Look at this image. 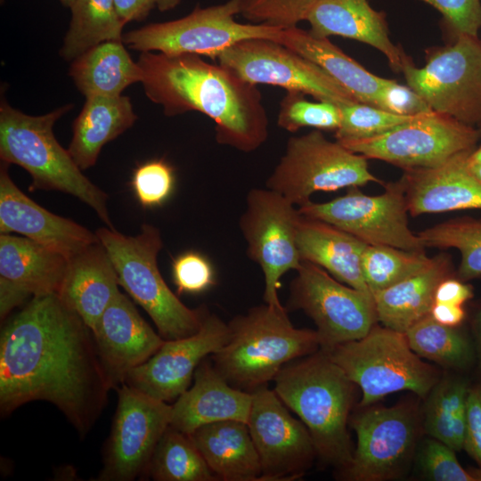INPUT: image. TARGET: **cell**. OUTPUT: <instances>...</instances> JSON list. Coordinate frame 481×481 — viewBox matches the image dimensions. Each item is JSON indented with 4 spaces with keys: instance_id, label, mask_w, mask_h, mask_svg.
<instances>
[{
    "instance_id": "cell-54",
    "label": "cell",
    "mask_w": 481,
    "mask_h": 481,
    "mask_svg": "<svg viewBox=\"0 0 481 481\" xmlns=\"http://www.w3.org/2000/svg\"><path fill=\"white\" fill-rule=\"evenodd\" d=\"M468 167L472 175L481 182V163L470 164L468 162Z\"/></svg>"
},
{
    "instance_id": "cell-45",
    "label": "cell",
    "mask_w": 481,
    "mask_h": 481,
    "mask_svg": "<svg viewBox=\"0 0 481 481\" xmlns=\"http://www.w3.org/2000/svg\"><path fill=\"white\" fill-rule=\"evenodd\" d=\"M443 16V21L455 39L460 36L478 37L481 29V0H420Z\"/></svg>"
},
{
    "instance_id": "cell-44",
    "label": "cell",
    "mask_w": 481,
    "mask_h": 481,
    "mask_svg": "<svg viewBox=\"0 0 481 481\" xmlns=\"http://www.w3.org/2000/svg\"><path fill=\"white\" fill-rule=\"evenodd\" d=\"M172 274L179 294L200 293L216 283L212 264L199 252L188 251L178 256L173 261Z\"/></svg>"
},
{
    "instance_id": "cell-1",
    "label": "cell",
    "mask_w": 481,
    "mask_h": 481,
    "mask_svg": "<svg viewBox=\"0 0 481 481\" xmlns=\"http://www.w3.org/2000/svg\"><path fill=\"white\" fill-rule=\"evenodd\" d=\"M112 389L92 330L57 293L33 297L0 336V412L29 402L55 405L81 438L88 434Z\"/></svg>"
},
{
    "instance_id": "cell-7",
    "label": "cell",
    "mask_w": 481,
    "mask_h": 481,
    "mask_svg": "<svg viewBox=\"0 0 481 481\" xmlns=\"http://www.w3.org/2000/svg\"><path fill=\"white\" fill-rule=\"evenodd\" d=\"M323 351L360 387L362 406L399 391L425 397L439 379L437 371L412 350L404 333L385 326L375 324L363 338Z\"/></svg>"
},
{
    "instance_id": "cell-28",
    "label": "cell",
    "mask_w": 481,
    "mask_h": 481,
    "mask_svg": "<svg viewBox=\"0 0 481 481\" xmlns=\"http://www.w3.org/2000/svg\"><path fill=\"white\" fill-rule=\"evenodd\" d=\"M217 480H261L259 457L246 422L223 420L190 434Z\"/></svg>"
},
{
    "instance_id": "cell-5",
    "label": "cell",
    "mask_w": 481,
    "mask_h": 481,
    "mask_svg": "<svg viewBox=\"0 0 481 481\" xmlns=\"http://www.w3.org/2000/svg\"><path fill=\"white\" fill-rule=\"evenodd\" d=\"M72 108L62 106L47 114L30 116L4 100L0 105V158L29 173V191H59L70 194L91 207L110 229L107 194L82 174L68 149L56 140L54 123Z\"/></svg>"
},
{
    "instance_id": "cell-13",
    "label": "cell",
    "mask_w": 481,
    "mask_h": 481,
    "mask_svg": "<svg viewBox=\"0 0 481 481\" xmlns=\"http://www.w3.org/2000/svg\"><path fill=\"white\" fill-rule=\"evenodd\" d=\"M383 186L385 192L379 195H367L358 186H353L332 200L322 203L310 200L298 208L302 216L330 224L368 245L423 252L425 245L409 228L402 178Z\"/></svg>"
},
{
    "instance_id": "cell-47",
    "label": "cell",
    "mask_w": 481,
    "mask_h": 481,
    "mask_svg": "<svg viewBox=\"0 0 481 481\" xmlns=\"http://www.w3.org/2000/svg\"><path fill=\"white\" fill-rule=\"evenodd\" d=\"M463 449L481 469V380L469 387Z\"/></svg>"
},
{
    "instance_id": "cell-48",
    "label": "cell",
    "mask_w": 481,
    "mask_h": 481,
    "mask_svg": "<svg viewBox=\"0 0 481 481\" xmlns=\"http://www.w3.org/2000/svg\"><path fill=\"white\" fill-rule=\"evenodd\" d=\"M472 298L473 289L469 284L458 278L449 277L438 284L434 303L463 306Z\"/></svg>"
},
{
    "instance_id": "cell-9",
    "label": "cell",
    "mask_w": 481,
    "mask_h": 481,
    "mask_svg": "<svg viewBox=\"0 0 481 481\" xmlns=\"http://www.w3.org/2000/svg\"><path fill=\"white\" fill-rule=\"evenodd\" d=\"M240 0L201 8L170 21L152 23L123 34L130 49L168 55L196 54L216 60L227 48L243 40L267 38L279 41L282 28L266 24L240 23Z\"/></svg>"
},
{
    "instance_id": "cell-26",
    "label": "cell",
    "mask_w": 481,
    "mask_h": 481,
    "mask_svg": "<svg viewBox=\"0 0 481 481\" xmlns=\"http://www.w3.org/2000/svg\"><path fill=\"white\" fill-rule=\"evenodd\" d=\"M115 267L100 240L68 258L57 294L94 332L105 309L120 291Z\"/></svg>"
},
{
    "instance_id": "cell-59",
    "label": "cell",
    "mask_w": 481,
    "mask_h": 481,
    "mask_svg": "<svg viewBox=\"0 0 481 481\" xmlns=\"http://www.w3.org/2000/svg\"><path fill=\"white\" fill-rule=\"evenodd\" d=\"M480 42H481V40H480Z\"/></svg>"
},
{
    "instance_id": "cell-49",
    "label": "cell",
    "mask_w": 481,
    "mask_h": 481,
    "mask_svg": "<svg viewBox=\"0 0 481 481\" xmlns=\"http://www.w3.org/2000/svg\"><path fill=\"white\" fill-rule=\"evenodd\" d=\"M117 12L126 22L144 20L156 6L154 0H114Z\"/></svg>"
},
{
    "instance_id": "cell-21",
    "label": "cell",
    "mask_w": 481,
    "mask_h": 481,
    "mask_svg": "<svg viewBox=\"0 0 481 481\" xmlns=\"http://www.w3.org/2000/svg\"><path fill=\"white\" fill-rule=\"evenodd\" d=\"M68 258L26 237L0 234V317L29 298L57 293Z\"/></svg>"
},
{
    "instance_id": "cell-41",
    "label": "cell",
    "mask_w": 481,
    "mask_h": 481,
    "mask_svg": "<svg viewBox=\"0 0 481 481\" xmlns=\"http://www.w3.org/2000/svg\"><path fill=\"white\" fill-rule=\"evenodd\" d=\"M316 0H240V15L256 24L282 29L306 20Z\"/></svg>"
},
{
    "instance_id": "cell-32",
    "label": "cell",
    "mask_w": 481,
    "mask_h": 481,
    "mask_svg": "<svg viewBox=\"0 0 481 481\" xmlns=\"http://www.w3.org/2000/svg\"><path fill=\"white\" fill-rule=\"evenodd\" d=\"M69 76L86 98L120 96L124 89L142 80L137 61L118 40L102 42L77 56Z\"/></svg>"
},
{
    "instance_id": "cell-27",
    "label": "cell",
    "mask_w": 481,
    "mask_h": 481,
    "mask_svg": "<svg viewBox=\"0 0 481 481\" xmlns=\"http://www.w3.org/2000/svg\"><path fill=\"white\" fill-rule=\"evenodd\" d=\"M297 244L301 260L322 267L352 288L371 294L362 270V257L368 245L364 241L330 224L301 215Z\"/></svg>"
},
{
    "instance_id": "cell-14",
    "label": "cell",
    "mask_w": 481,
    "mask_h": 481,
    "mask_svg": "<svg viewBox=\"0 0 481 481\" xmlns=\"http://www.w3.org/2000/svg\"><path fill=\"white\" fill-rule=\"evenodd\" d=\"M300 216L296 205L273 190L253 188L247 194L239 226L247 256L263 271L264 300L270 306H282L278 296L280 279L302 262L297 244Z\"/></svg>"
},
{
    "instance_id": "cell-16",
    "label": "cell",
    "mask_w": 481,
    "mask_h": 481,
    "mask_svg": "<svg viewBox=\"0 0 481 481\" xmlns=\"http://www.w3.org/2000/svg\"><path fill=\"white\" fill-rule=\"evenodd\" d=\"M103 452L98 481H132L146 473L161 436L170 426L172 405L126 383Z\"/></svg>"
},
{
    "instance_id": "cell-25",
    "label": "cell",
    "mask_w": 481,
    "mask_h": 481,
    "mask_svg": "<svg viewBox=\"0 0 481 481\" xmlns=\"http://www.w3.org/2000/svg\"><path fill=\"white\" fill-rule=\"evenodd\" d=\"M306 21L314 37L339 36L372 46L386 56L395 71H402L412 61L391 41L386 13L373 9L368 0H316Z\"/></svg>"
},
{
    "instance_id": "cell-55",
    "label": "cell",
    "mask_w": 481,
    "mask_h": 481,
    "mask_svg": "<svg viewBox=\"0 0 481 481\" xmlns=\"http://www.w3.org/2000/svg\"><path fill=\"white\" fill-rule=\"evenodd\" d=\"M471 474L476 477L477 481H481V469H473L472 470H469Z\"/></svg>"
},
{
    "instance_id": "cell-58",
    "label": "cell",
    "mask_w": 481,
    "mask_h": 481,
    "mask_svg": "<svg viewBox=\"0 0 481 481\" xmlns=\"http://www.w3.org/2000/svg\"><path fill=\"white\" fill-rule=\"evenodd\" d=\"M4 0H1V2H3Z\"/></svg>"
},
{
    "instance_id": "cell-46",
    "label": "cell",
    "mask_w": 481,
    "mask_h": 481,
    "mask_svg": "<svg viewBox=\"0 0 481 481\" xmlns=\"http://www.w3.org/2000/svg\"><path fill=\"white\" fill-rule=\"evenodd\" d=\"M379 108L402 116H417L432 110L410 86L387 78L380 91Z\"/></svg>"
},
{
    "instance_id": "cell-52",
    "label": "cell",
    "mask_w": 481,
    "mask_h": 481,
    "mask_svg": "<svg viewBox=\"0 0 481 481\" xmlns=\"http://www.w3.org/2000/svg\"><path fill=\"white\" fill-rule=\"evenodd\" d=\"M181 0H154L156 7L160 12H167L174 9L180 4Z\"/></svg>"
},
{
    "instance_id": "cell-2",
    "label": "cell",
    "mask_w": 481,
    "mask_h": 481,
    "mask_svg": "<svg viewBox=\"0 0 481 481\" xmlns=\"http://www.w3.org/2000/svg\"><path fill=\"white\" fill-rule=\"evenodd\" d=\"M146 96L167 116L199 111L216 126V140L251 152L268 138L269 120L257 86L196 54L142 52L137 61Z\"/></svg>"
},
{
    "instance_id": "cell-10",
    "label": "cell",
    "mask_w": 481,
    "mask_h": 481,
    "mask_svg": "<svg viewBox=\"0 0 481 481\" xmlns=\"http://www.w3.org/2000/svg\"><path fill=\"white\" fill-rule=\"evenodd\" d=\"M427 62L412 61L402 69L407 86L438 113L477 127L481 123V42L460 36L443 47L428 50Z\"/></svg>"
},
{
    "instance_id": "cell-29",
    "label": "cell",
    "mask_w": 481,
    "mask_h": 481,
    "mask_svg": "<svg viewBox=\"0 0 481 481\" xmlns=\"http://www.w3.org/2000/svg\"><path fill=\"white\" fill-rule=\"evenodd\" d=\"M446 254L433 257L422 272L373 294L378 321L383 326L405 333L414 323L430 314L438 284L452 277Z\"/></svg>"
},
{
    "instance_id": "cell-15",
    "label": "cell",
    "mask_w": 481,
    "mask_h": 481,
    "mask_svg": "<svg viewBox=\"0 0 481 481\" xmlns=\"http://www.w3.org/2000/svg\"><path fill=\"white\" fill-rule=\"evenodd\" d=\"M218 63L254 85L298 91L338 106L359 102L314 61L267 38L243 40L223 51Z\"/></svg>"
},
{
    "instance_id": "cell-11",
    "label": "cell",
    "mask_w": 481,
    "mask_h": 481,
    "mask_svg": "<svg viewBox=\"0 0 481 481\" xmlns=\"http://www.w3.org/2000/svg\"><path fill=\"white\" fill-rule=\"evenodd\" d=\"M296 271L286 308L302 310L314 321L321 349L362 338L378 322L371 294L344 285L308 261Z\"/></svg>"
},
{
    "instance_id": "cell-19",
    "label": "cell",
    "mask_w": 481,
    "mask_h": 481,
    "mask_svg": "<svg viewBox=\"0 0 481 481\" xmlns=\"http://www.w3.org/2000/svg\"><path fill=\"white\" fill-rule=\"evenodd\" d=\"M229 338L228 323L207 311L198 332L165 340L148 361L128 372L124 383L167 403L176 400L190 387L199 364Z\"/></svg>"
},
{
    "instance_id": "cell-40",
    "label": "cell",
    "mask_w": 481,
    "mask_h": 481,
    "mask_svg": "<svg viewBox=\"0 0 481 481\" xmlns=\"http://www.w3.org/2000/svg\"><path fill=\"white\" fill-rule=\"evenodd\" d=\"M342 119L335 132L337 141L363 139L388 132L413 118L382 109L355 102L340 107Z\"/></svg>"
},
{
    "instance_id": "cell-18",
    "label": "cell",
    "mask_w": 481,
    "mask_h": 481,
    "mask_svg": "<svg viewBox=\"0 0 481 481\" xmlns=\"http://www.w3.org/2000/svg\"><path fill=\"white\" fill-rule=\"evenodd\" d=\"M357 436L351 462L342 477L352 481H383L397 477L412 453L416 421L405 405L373 407L351 420Z\"/></svg>"
},
{
    "instance_id": "cell-20",
    "label": "cell",
    "mask_w": 481,
    "mask_h": 481,
    "mask_svg": "<svg viewBox=\"0 0 481 481\" xmlns=\"http://www.w3.org/2000/svg\"><path fill=\"white\" fill-rule=\"evenodd\" d=\"M93 334L101 364L114 389L125 382L130 371L148 361L165 341L121 291L105 309Z\"/></svg>"
},
{
    "instance_id": "cell-23",
    "label": "cell",
    "mask_w": 481,
    "mask_h": 481,
    "mask_svg": "<svg viewBox=\"0 0 481 481\" xmlns=\"http://www.w3.org/2000/svg\"><path fill=\"white\" fill-rule=\"evenodd\" d=\"M471 151L432 167L404 169L408 212L412 216L459 209H481V182L468 167Z\"/></svg>"
},
{
    "instance_id": "cell-35",
    "label": "cell",
    "mask_w": 481,
    "mask_h": 481,
    "mask_svg": "<svg viewBox=\"0 0 481 481\" xmlns=\"http://www.w3.org/2000/svg\"><path fill=\"white\" fill-rule=\"evenodd\" d=\"M147 473L157 481H216L190 435L168 427L152 455Z\"/></svg>"
},
{
    "instance_id": "cell-39",
    "label": "cell",
    "mask_w": 481,
    "mask_h": 481,
    "mask_svg": "<svg viewBox=\"0 0 481 481\" xmlns=\"http://www.w3.org/2000/svg\"><path fill=\"white\" fill-rule=\"evenodd\" d=\"M341 119L340 106L325 101L310 102L301 92L287 91L280 102L277 124L291 133L303 127L336 132Z\"/></svg>"
},
{
    "instance_id": "cell-33",
    "label": "cell",
    "mask_w": 481,
    "mask_h": 481,
    "mask_svg": "<svg viewBox=\"0 0 481 481\" xmlns=\"http://www.w3.org/2000/svg\"><path fill=\"white\" fill-rule=\"evenodd\" d=\"M469 387L465 379L446 376L439 379L428 394L424 430L454 451L463 449Z\"/></svg>"
},
{
    "instance_id": "cell-37",
    "label": "cell",
    "mask_w": 481,
    "mask_h": 481,
    "mask_svg": "<svg viewBox=\"0 0 481 481\" xmlns=\"http://www.w3.org/2000/svg\"><path fill=\"white\" fill-rule=\"evenodd\" d=\"M417 234L426 248H454L460 251L458 279L468 281L481 277V219L453 218Z\"/></svg>"
},
{
    "instance_id": "cell-17",
    "label": "cell",
    "mask_w": 481,
    "mask_h": 481,
    "mask_svg": "<svg viewBox=\"0 0 481 481\" xmlns=\"http://www.w3.org/2000/svg\"><path fill=\"white\" fill-rule=\"evenodd\" d=\"M247 425L259 457L262 481L298 479L317 455L305 424L267 386L252 392Z\"/></svg>"
},
{
    "instance_id": "cell-50",
    "label": "cell",
    "mask_w": 481,
    "mask_h": 481,
    "mask_svg": "<svg viewBox=\"0 0 481 481\" xmlns=\"http://www.w3.org/2000/svg\"><path fill=\"white\" fill-rule=\"evenodd\" d=\"M430 315L443 325L457 327L465 320L466 311L463 306L434 303Z\"/></svg>"
},
{
    "instance_id": "cell-36",
    "label": "cell",
    "mask_w": 481,
    "mask_h": 481,
    "mask_svg": "<svg viewBox=\"0 0 481 481\" xmlns=\"http://www.w3.org/2000/svg\"><path fill=\"white\" fill-rule=\"evenodd\" d=\"M404 334L415 354L444 367L463 370L473 362L475 350L468 338L455 327L439 323L430 314Z\"/></svg>"
},
{
    "instance_id": "cell-30",
    "label": "cell",
    "mask_w": 481,
    "mask_h": 481,
    "mask_svg": "<svg viewBox=\"0 0 481 481\" xmlns=\"http://www.w3.org/2000/svg\"><path fill=\"white\" fill-rule=\"evenodd\" d=\"M278 42L316 63L359 102L379 108L387 78L367 70L329 38L314 37L296 26L283 29Z\"/></svg>"
},
{
    "instance_id": "cell-6",
    "label": "cell",
    "mask_w": 481,
    "mask_h": 481,
    "mask_svg": "<svg viewBox=\"0 0 481 481\" xmlns=\"http://www.w3.org/2000/svg\"><path fill=\"white\" fill-rule=\"evenodd\" d=\"M95 233L115 267L119 285L146 311L165 340L199 331L207 310L187 307L165 282L157 265L163 247L157 227L143 224L135 236L109 227Z\"/></svg>"
},
{
    "instance_id": "cell-3",
    "label": "cell",
    "mask_w": 481,
    "mask_h": 481,
    "mask_svg": "<svg viewBox=\"0 0 481 481\" xmlns=\"http://www.w3.org/2000/svg\"><path fill=\"white\" fill-rule=\"evenodd\" d=\"M273 381L274 392L308 429L317 455L346 468L354 452L347 421L355 385L321 348L286 364Z\"/></svg>"
},
{
    "instance_id": "cell-12",
    "label": "cell",
    "mask_w": 481,
    "mask_h": 481,
    "mask_svg": "<svg viewBox=\"0 0 481 481\" xmlns=\"http://www.w3.org/2000/svg\"><path fill=\"white\" fill-rule=\"evenodd\" d=\"M480 139L477 127L431 110L384 134L338 142L367 159L383 160L404 170L441 165L456 155L474 151Z\"/></svg>"
},
{
    "instance_id": "cell-42",
    "label": "cell",
    "mask_w": 481,
    "mask_h": 481,
    "mask_svg": "<svg viewBox=\"0 0 481 481\" xmlns=\"http://www.w3.org/2000/svg\"><path fill=\"white\" fill-rule=\"evenodd\" d=\"M175 185L172 167L163 159L139 166L133 175L132 187L144 208L162 205L171 195Z\"/></svg>"
},
{
    "instance_id": "cell-51",
    "label": "cell",
    "mask_w": 481,
    "mask_h": 481,
    "mask_svg": "<svg viewBox=\"0 0 481 481\" xmlns=\"http://www.w3.org/2000/svg\"><path fill=\"white\" fill-rule=\"evenodd\" d=\"M470 325L475 340V351L481 373V304L475 309L470 321Z\"/></svg>"
},
{
    "instance_id": "cell-8",
    "label": "cell",
    "mask_w": 481,
    "mask_h": 481,
    "mask_svg": "<svg viewBox=\"0 0 481 481\" xmlns=\"http://www.w3.org/2000/svg\"><path fill=\"white\" fill-rule=\"evenodd\" d=\"M368 159L339 142H332L321 130L289 137L283 155L265 182L294 205L300 207L318 192L384 184L369 169Z\"/></svg>"
},
{
    "instance_id": "cell-34",
    "label": "cell",
    "mask_w": 481,
    "mask_h": 481,
    "mask_svg": "<svg viewBox=\"0 0 481 481\" xmlns=\"http://www.w3.org/2000/svg\"><path fill=\"white\" fill-rule=\"evenodd\" d=\"M70 9L71 20L61 50L66 61H73L102 42L122 41L126 22L114 0H76Z\"/></svg>"
},
{
    "instance_id": "cell-57",
    "label": "cell",
    "mask_w": 481,
    "mask_h": 481,
    "mask_svg": "<svg viewBox=\"0 0 481 481\" xmlns=\"http://www.w3.org/2000/svg\"><path fill=\"white\" fill-rule=\"evenodd\" d=\"M477 128H478V130H479V132H480V135H481V123H480V125L477 126Z\"/></svg>"
},
{
    "instance_id": "cell-24",
    "label": "cell",
    "mask_w": 481,
    "mask_h": 481,
    "mask_svg": "<svg viewBox=\"0 0 481 481\" xmlns=\"http://www.w3.org/2000/svg\"><path fill=\"white\" fill-rule=\"evenodd\" d=\"M251 404L252 393L232 387L205 358L195 371L192 387L172 405L170 427L190 435L218 421L247 423Z\"/></svg>"
},
{
    "instance_id": "cell-38",
    "label": "cell",
    "mask_w": 481,
    "mask_h": 481,
    "mask_svg": "<svg viewBox=\"0 0 481 481\" xmlns=\"http://www.w3.org/2000/svg\"><path fill=\"white\" fill-rule=\"evenodd\" d=\"M433 262L425 252L385 245H367L362 257L364 281L373 294L413 276Z\"/></svg>"
},
{
    "instance_id": "cell-22",
    "label": "cell",
    "mask_w": 481,
    "mask_h": 481,
    "mask_svg": "<svg viewBox=\"0 0 481 481\" xmlns=\"http://www.w3.org/2000/svg\"><path fill=\"white\" fill-rule=\"evenodd\" d=\"M4 162L0 170V232L19 233L67 258L99 240L96 233L55 215L28 197L13 183Z\"/></svg>"
},
{
    "instance_id": "cell-43",
    "label": "cell",
    "mask_w": 481,
    "mask_h": 481,
    "mask_svg": "<svg viewBox=\"0 0 481 481\" xmlns=\"http://www.w3.org/2000/svg\"><path fill=\"white\" fill-rule=\"evenodd\" d=\"M422 474L435 481H477L470 471L464 469L455 451L433 437L426 439L418 456Z\"/></svg>"
},
{
    "instance_id": "cell-53",
    "label": "cell",
    "mask_w": 481,
    "mask_h": 481,
    "mask_svg": "<svg viewBox=\"0 0 481 481\" xmlns=\"http://www.w3.org/2000/svg\"><path fill=\"white\" fill-rule=\"evenodd\" d=\"M468 162L470 164L481 163V144L469 153Z\"/></svg>"
},
{
    "instance_id": "cell-31",
    "label": "cell",
    "mask_w": 481,
    "mask_h": 481,
    "mask_svg": "<svg viewBox=\"0 0 481 481\" xmlns=\"http://www.w3.org/2000/svg\"><path fill=\"white\" fill-rule=\"evenodd\" d=\"M137 116L126 96L86 98L73 124L68 151L81 170L93 167L102 148L130 128Z\"/></svg>"
},
{
    "instance_id": "cell-4",
    "label": "cell",
    "mask_w": 481,
    "mask_h": 481,
    "mask_svg": "<svg viewBox=\"0 0 481 481\" xmlns=\"http://www.w3.org/2000/svg\"><path fill=\"white\" fill-rule=\"evenodd\" d=\"M228 325L230 338L211 361L229 384L249 393L273 380L289 363L321 348L317 331L294 327L284 306L259 305Z\"/></svg>"
},
{
    "instance_id": "cell-56",
    "label": "cell",
    "mask_w": 481,
    "mask_h": 481,
    "mask_svg": "<svg viewBox=\"0 0 481 481\" xmlns=\"http://www.w3.org/2000/svg\"><path fill=\"white\" fill-rule=\"evenodd\" d=\"M61 3L66 6L71 7L76 0H60Z\"/></svg>"
}]
</instances>
